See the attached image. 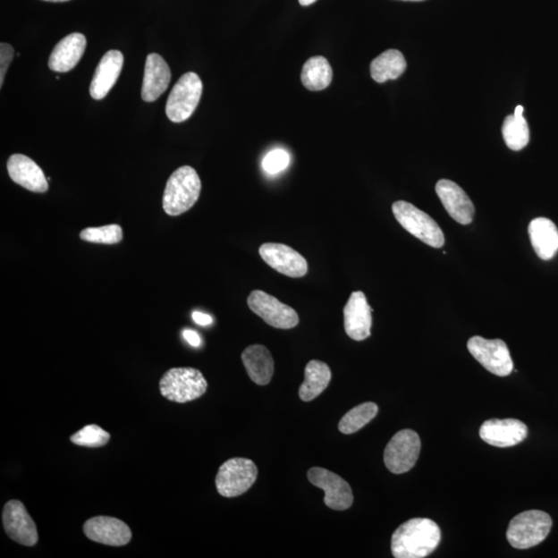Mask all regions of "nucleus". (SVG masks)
Wrapping results in <instances>:
<instances>
[{
  "label": "nucleus",
  "mask_w": 558,
  "mask_h": 558,
  "mask_svg": "<svg viewBox=\"0 0 558 558\" xmlns=\"http://www.w3.org/2000/svg\"><path fill=\"white\" fill-rule=\"evenodd\" d=\"M208 384L200 370L192 368H171L159 381V391L165 400L185 403L198 400L207 391Z\"/></svg>",
  "instance_id": "nucleus-3"
},
{
  "label": "nucleus",
  "mask_w": 558,
  "mask_h": 558,
  "mask_svg": "<svg viewBox=\"0 0 558 558\" xmlns=\"http://www.w3.org/2000/svg\"><path fill=\"white\" fill-rule=\"evenodd\" d=\"M317 0H299V4H300L303 6L310 5L312 4H315Z\"/></svg>",
  "instance_id": "nucleus-35"
},
{
  "label": "nucleus",
  "mask_w": 558,
  "mask_h": 558,
  "mask_svg": "<svg viewBox=\"0 0 558 558\" xmlns=\"http://www.w3.org/2000/svg\"><path fill=\"white\" fill-rule=\"evenodd\" d=\"M86 45V38L82 33H71L59 42L53 49L49 58V69L58 72H68L82 58Z\"/></svg>",
  "instance_id": "nucleus-21"
},
{
  "label": "nucleus",
  "mask_w": 558,
  "mask_h": 558,
  "mask_svg": "<svg viewBox=\"0 0 558 558\" xmlns=\"http://www.w3.org/2000/svg\"><path fill=\"white\" fill-rule=\"evenodd\" d=\"M203 92V83L196 72H186L170 92L165 113L172 123L188 121L194 114Z\"/></svg>",
  "instance_id": "nucleus-6"
},
{
  "label": "nucleus",
  "mask_w": 558,
  "mask_h": 558,
  "mask_svg": "<svg viewBox=\"0 0 558 558\" xmlns=\"http://www.w3.org/2000/svg\"><path fill=\"white\" fill-rule=\"evenodd\" d=\"M405 69L407 62L401 51L390 49L382 53L370 64V74L377 83L387 82L388 80L400 78Z\"/></svg>",
  "instance_id": "nucleus-25"
},
{
  "label": "nucleus",
  "mask_w": 558,
  "mask_h": 558,
  "mask_svg": "<svg viewBox=\"0 0 558 558\" xmlns=\"http://www.w3.org/2000/svg\"><path fill=\"white\" fill-rule=\"evenodd\" d=\"M111 435L98 425L90 424L71 436V442L77 446L101 448L110 441Z\"/></svg>",
  "instance_id": "nucleus-30"
},
{
  "label": "nucleus",
  "mask_w": 558,
  "mask_h": 558,
  "mask_svg": "<svg viewBox=\"0 0 558 558\" xmlns=\"http://www.w3.org/2000/svg\"><path fill=\"white\" fill-rule=\"evenodd\" d=\"M308 477L312 485L325 491L324 503L328 508L344 511L353 504V491L342 477L322 468L310 469Z\"/></svg>",
  "instance_id": "nucleus-11"
},
{
  "label": "nucleus",
  "mask_w": 558,
  "mask_h": 558,
  "mask_svg": "<svg viewBox=\"0 0 558 558\" xmlns=\"http://www.w3.org/2000/svg\"><path fill=\"white\" fill-rule=\"evenodd\" d=\"M468 349L485 369L497 376H507L514 368L508 345L502 340L474 336L469 341Z\"/></svg>",
  "instance_id": "nucleus-9"
},
{
  "label": "nucleus",
  "mask_w": 558,
  "mask_h": 558,
  "mask_svg": "<svg viewBox=\"0 0 558 558\" xmlns=\"http://www.w3.org/2000/svg\"><path fill=\"white\" fill-rule=\"evenodd\" d=\"M14 58V48L9 44L0 45V86L4 85L6 71Z\"/></svg>",
  "instance_id": "nucleus-32"
},
{
  "label": "nucleus",
  "mask_w": 558,
  "mask_h": 558,
  "mask_svg": "<svg viewBox=\"0 0 558 558\" xmlns=\"http://www.w3.org/2000/svg\"><path fill=\"white\" fill-rule=\"evenodd\" d=\"M242 362L250 380L260 386L271 382L275 361L267 348L261 344L249 345L242 353Z\"/></svg>",
  "instance_id": "nucleus-22"
},
{
  "label": "nucleus",
  "mask_w": 558,
  "mask_h": 558,
  "mask_svg": "<svg viewBox=\"0 0 558 558\" xmlns=\"http://www.w3.org/2000/svg\"><path fill=\"white\" fill-rule=\"evenodd\" d=\"M435 191L444 209L454 221L461 224L473 222L474 204L460 185L448 179H442L436 183Z\"/></svg>",
  "instance_id": "nucleus-17"
},
{
  "label": "nucleus",
  "mask_w": 558,
  "mask_h": 558,
  "mask_svg": "<svg viewBox=\"0 0 558 558\" xmlns=\"http://www.w3.org/2000/svg\"><path fill=\"white\" fill-rule=\"evenodd\" d=\"M248 304L250 310L262 317L271 327L292 329L299 324V316L293 309L263 291L251 292L248 298Z\"/></svg>",
  "instance_id": "nucleus-10"
},
{
  "label": "nucleus",
  "mask_w": 558,
  "mask_h": 558,
  "mask_svg": "<svg viewBox=\"0 0 558 558\" xmlns=\"http://www.w3.org/2000/svg\"><path fill=\"white\" fill-rule=\"evenodd\" d=\"M9 175L13 182L22 188L38 194H44L49 189L48 178L36 162L23 155H13L8 164Z\"/></svg>",
  "instance_id": "nucleus-18"
},
{
  "label": "nucleus",
  "mask_w": 558,
  "mask_h": 558,
  "mask_svg": "<svg viewBox=\"0 0 558 558\" xmlns=\"http://www.w3.org/2000/svg\"><path fill=\"white\" fill-rule=\"evenodd\" d=\"M371 311L363 292L351 293L343 309L344 330L351 340L362 342L371 335Z\"/></svg>",
  "instance_id": "nucleus-16"
},
{
  "label": "nucleus",
  "mask_w": 558,
  "mask_h": 558,
  "mask_svg": "<svg viewBox=\"0 0 558 558\" xmlns=\"http://www.w3.org/2000/svg\"><path fill=\"white\" fill-rule=\"evenodd\" d=\"M123 228L119 224H108L98 228H86L80 232V238L86 242L98 244H117L123 241Z\"/></svg>",
  "instance_id": "nucleus-29"
},
{
  "label": "nucleus",
  "mask_w": 558,
  "mask_h": 558,
  "mask_svg": "<svg viewBox=\"0 0 558 558\" xmlns=\"http://www.w3.org/2000/svg\"><path fill=\"white\" fill-rule=\"evenodd\" d=\"M553 520L539 510H530L518 514L511 520L507 539L512 547L528 549L541 544L548 537Z\"/></svg>",
  "instance_id": "nucleus-4"
},
{
  "label": "nucleus",
  "mask_w": 558,
  "mask_h": 558,
  "mask_svg": "<svg viewBox=\"0 0 558 558\" xmlns=\"http://www.w3.org/2000/svg\"><path fill=\"white\" fill-rule=\"evenodd\" d=\"M528 435L526 424L516 418H491L480 428V436L485 443L497 448L514 447L522 443Z\"/></svg>",
  "instance_id": "nucleus-14"
},
{
  "label": "nucleus",
  "mask_w": 558,
  "mask_h": 558,
  "mask_svg": "<svg viewBox=\"0 0 558 558\" xmlns=\"http://www.w3.org/2000/svg\"><path fill=\"white\" fill-rule=\"evenodd\" d=\"M183 337L186 342H188L191 347H200L202 341L200 335L197 334L194 330L186 329L183 331Z\"/></svg>",
  "instance_id": "nucleus-33"
},
{
  "label": "nucleus",
  "mask_w": 558,
  "mask_h": 558,
  "mask_svg": "<svg viewBox=\"0 0 558 558\" xmlns=\"http://www.w3.org/2000/svg\"><path fill=\"white\" fill-rule=\"evenodd\" d=\"M441 529L427 518H414L402 524L391 540L396 558H423L433 554L441 542Z\"/></svg>",
  "instance_id": "nucleus-1"
},
{
  "label": "nucleus",
  "mask_w": 558,
  "mask_h": 558,
  "mask_svg": "<svg viewBox=\"0 0 558 558\" xmlns=\"http://www.w3.org/2000/svg\"><path fill=\"white\" fill-rule=\"evenodd\" d=\"M524 108L517 106L514 115L504 118L503 124V137L508 148L520 151L529 143V129L527 119L523 117Z\"/></svg>",
  "instance_id": "nucleus-27"
},
{
  "label": "nucleus",
  "mask_w": 558,
  "mask_h": 558,
  "mask_svg": "<svg viewBox=\"0 0 558 558\" xmlns=\"http://www.w3.org/2000/svg\"><path fill=\"white\" fill-rule=\"evenodd\" d=\"M377 413L378 407L374 402L359 404L342 418L338 429L343 435L355 434L374 420Z\"/></svg>",
  "instance_id": "nucleus-28"
},
{
  "label": "nucleus",
  "mask_w": 558,
  "mask_h": 558,
  "mask_svg": "<svg viewBox=\"0 0 558 558\" xmlns=\"http://www.w3.org/2000/svg\"><path fill=\"white\" fill-rule=\"evenodd\" d=\"M392 211L402 228L418 241L435 249H440L444 244V236L440 225L413 204L397 201L392 205Z\"/></svg>",
  "instance_id": "nucleus-5"
},
{
  "label": "nucleus",
  "mask_w": 558,
  "mask_h": 558,
  "mask_svg": "<svg viewBox=\"0 0 558 558\" xmlns=\"http://www.w3.org/2000/svg\"><path fill=\"white\" fill-rule=\"evenodd\" d=\"M192 318L194 321L200 326H208L212 324V317L209 315L203 314L200 311L192 312Z\"/></svg>",
  "instance_id": "nucleus-34"
},
{
  "label": "nucleus",
  "mask_w": 558,
  "mask_h": 558,
  "mask_svg": "<svg viewBox=\"0 0 558 558\" xmlns=\"http://www.w3.org/2000/svg\"><path fill=\"white\" fill-rule=\"evenodd\" d=\"M83 530L89 540L114 547L125 546L132 537L128 524L109 516L90 518L84 523Z\"/></svg>",
  "instance_id": "nucleus-13"
},
{
  "label": "nucleus",
  "mask_w": 558,
  "mask_h": 558,
  "mask_svg": "<svg viewBox=\"0 0 558 558\" xmlns=\"http://www.w3.org/2000/svg\"><path fill=\"white\" fill-rule=\"evenodd\" d=\"M403 2H423V0H403Z\"/></svg>",
  "instance_id": "nucleus-37"
},
{
  "label": "nucleus",
  "mask_w": 558,
  "mask_h": 558,
  "mask_svg": "<svg viewBox=\"0 0 558 558\" xmlns=\"http://www.w3.org/2000/svg\"><path fill=\"white\" fill-rule=\"evenodd\" d=\"M3 524L11 540L29 547L35 546L38 543L36 523L21 502L13 500L5 503Z\"/></svg>",
  "instance_id": "nucleus-12"
},
{
  "label": "nucleus",
  "mask_w": 558,
  "mask_h": 558,
  "mask_svg": "<svg viewBox=\"0 0 558 558\" xmlns=\"http://www.w3.org/2000/svg\"><path fill=\"white\" fill-rule=\"evenodd\" d=\"M201 179L190 165L177 169L168 179L164 191L163 208L168 216H178L189 211L200 197Z\"/></svg>",
  "instance_id": "nucleus-2"
},
{
  "label": "nucleus",
  "mask_w": 558,
  "mask_h": 558,
  "mask_svg": "<svg viewBox=\"0 0 558 558\" xmlns=\"http://www.w3.org/2000/svg\"><path fill=\"white\" fill-rule=\"evenodd\" d=\"M258 478V468L248 458H232L218 469L216 478L217 493L224 497H237L247 493Z\"/></svg>",
  "instance_id": "nucleus-7"
},
{
  "label": "nucleus",
  "mask_w": 558,
  "mask_h": 558,
  "mask_svg": "<svg viewBox=\"0 0 558 558\" xmlns=\"http://www.w3.org/2000/svg\"><path fill=\"white\" fill-rule=\"evenodd\" d=\"M45 2H50V3H64V2H69V0H45Z\"/></svg>",
  "instance_id": "nucleus-36"
},
{
  "label": "nucleus",
  "mask_w": 558,
  "mask_h": 558,
  "mask_svg": "<svg viewBox=\"0 0 558 558\" xmlns=\"http://www.w3.org/2000/svg\"><path fill=\"white\" fill-rule=\"evenodd\" d=\"M531 245L544 261L554 258L558 251V230L554 222L545 217L533 219L528 225Z\"/></svg>",
  "instance_id": "nucleus-23"
},
{
  "label": "nucleus",
  "mask_w": 558,
  "mask_h": 558,
  "mask_svg": "<svg viewBox=\"0 0 558 558\" xmlns=\"http://www.w3.org/2000/svg\"><path fill=\"white\" fill-rule=\"evenodd\" d=\"M420 452V436L414 430L398 431L385 449V465L391 473L396 475L408 473L415 467Z\"/></svg>",
  "instance_id": "nucleus-8"
},
{
  "label": "nucleus",
  "mask_w": 558,
  "mask_h": 558,
  "mask_svg": "<svg viewBox=\"0 0 558 558\" xmlns=\"http://www.w3.org/2000/svg\"><path fill=\"white\" fill-rule=\"evenodd\" d=\"M290 156L283 149H275L269 152L263 159V169L268 174L275 175L288 168Z\"/></svg>",
  "instance_id": "nucleus-31"
},
{
  "label": "nucleus",
  "mask_w": 558,
  "mask_h": 558,
  "mask_svg": "<svg viewBox=\"0 0 558 558\" xmlns=\"http://www.w3.org/2000/svg\"><path fill=\"white\" fill-rule=\"evenodd\" d=\"M171 81V71L165 59L151 53L146 58L142 98L146 103L156 102L168 89Z\"/></svg>",
  "instance_id": "nucleus-20"
},
{
  "label": "nucleus",
  "mask_w": 558,
  "mask_h": 558,
  "mask_svg": "<svg viewBox=\"0 0 558 558\" xmlns=\"http://www.w3.org/2000/svg\"><path fill=\"white\" fill-rule=\"evenodd\" d=\"M123 55L121 51L111 50L99 62L93 76L89 92L92 98L103 99L115 85L123 66Z\"/></svg>",
  "instance_id": "nucleus-19"
},
{
  "label": "nucleus",
  "mask_w": 558,
  "mask_h": 558,
  "mask_svg": "<svg viewBox=\"0 0 558 558\" xmlns=\"http://www.w3.org/2000/svg\"><path fill=\"white\" fill-rule=\"evenodd\" d=\"M334 78V71L324 56H314L303 65L301 81L310 91H320L328 88Z\"/></svg>",
  "instance_id": "nucleus-26"
},
{
  "label": "nucleus",
  "mask_w": 558,
  "mask_h": 558,
  "mask_svg": "<svg viewBox=\"0 0 558 558\" xmlns=\"http://www.w3.org/2000/svg\"><path fill=\"white\" fill-rule=\"evenodd\" d=\"M332 374L327 364L311 360L305 368V378L300 389H299V396L303 402H311L322 394L326 388L329 386Z\"/></svg>",
  "instance_id": "nucleus-24"
},
{
  "label": "nucleus",
  "mask_w": 558,
  "mask_h": 558,
  "mask_svg": "<svg viewBox=\"0 0 558 558\" xmlns=\"http://www.w3.org/2000/svg\"><path fill=\"white\" fill-rule=\"evenodd\" d=\"M258 251L265 263L279 274L293 278H300L308 274L307 260L288 245L265 243Z\"/></svg>",
  "instance_id": "nucleus-15"
}]
</instances>
